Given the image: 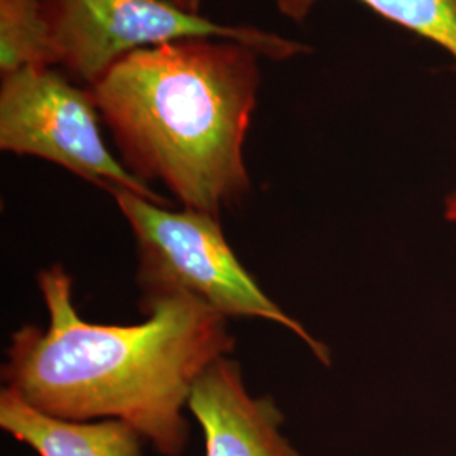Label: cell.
<instances>
[{
	"mask_svg": "<svg viewBox=\"0 0 456 456\" xmlns=\"http://www.w3.org/2000/svg\"><path fill=\"white\" fill-rule=\"evenodd\" d=\"M188 409L203 429L205 456H303L284 436L274 399L250 395L235 360L222 357L198 377Z\"/></svg>",
	"mask_w": 456,
	"mask_h": 456,
	"instance_id": "cell-6",
	"label": "cell"
},
{
	"mask_svg": "<svg viewBox=\"0 0 456 456\" xmlns=\"http://www.w3.org/2000/svg\"><path fill=\"white\" fill-rule=\"evenodd\" d=\"M51 65H58V51L43 0H0L2 77Z\"/></svg>",
	"mask_w": 456,
	"mask_h": 456,
	"instance_id": "cell-8",
	"label": "cell"
},
{
	"mask_svg": "<svg viewBox=\"0 0 456 456\" xmlns=\"http://www.w3.org/2000/svg\"><path fill=\"white\" fill-rule=\"evenodd\" d=\"M58 65L80 85L95 86L137 49L191 37H222L271 60L308 51L301 43L256 28L222 26L169 0H43Z\"/></svg>",
	"mask_w": 456,
	"mask_h": 456,
	"instance_id": "cell-4",
	"label": "cell"
},
{
	"mask_svg": "<svg viewBox=\"0 0 456 456\" xmlns=\"http://www.w3.org/2000/svg\"><path fill=\"white\" fill-rule=\"evenodd\" d=\"M169 2H173L175 5H178L180 9L190 12V14H200L201 0H169Z\"/></svg>",
	"mask_w": 456,
	"mask_h": 456,
	"instance_id": "cell-11",
	"label": "cell"
},
{
	"mask_svg": "<svg viewBox=\"0 0 456 456\" xmlns=\"http://www.w3.org/2000/svg\"><path fill=\"white\" fill-rule=\"evenodd\" d=\"M254 49L191 37L137 49L88 88L135 178L184 208L220 213L250 190L245 135L257 102Z\"/></svg>",
	"mask_w": 456,
	"mask_h": 456,
	"instance_id": "cell-2",
	"label": "cell"
},
{
	"mask_svg": "<svg viewBox=\"0 0 456 456\" xmlns=\"http://www.w3.org/2000/svg\"><path fill=\"white\" fill-rule=\"evenodd\" d=\"M444 218L456 224V188L450 195L446 196V201H444Z\"/></svg>",
	"mask_w": 456,
	"mask_h": 456,
	"instance_id": "cell-10",
	"label": "cell"
},
{
	"mask_svg": "<svg viewBox=\"0 0 456 456\" xmlns=\"http://www.w3.org/2000/svg\"><path fill=\"white\" fill-rule=\"evenodd\" d=\"M0 149L58 164L109 193L126 188L167 205L105 146L92 92L49 68H26L2 77Z\"/></svg>",
	"mask_w": 456,
	"mask_h": 456,
	"instance_id": "cell-5",
	"label": "cell"
},
{
	"mask_svg": "<svg viewBox=\"0 0 456 456\" xmlns=\"http://www.w3.org/2000/svg\"><path fill=\"white\" fill-rule=\"evenodd\" d=\"M137 244L141 308L166 297L191 296L225 318H261L291 330L326 367L330 350L262 291L228 244L220 218L167 210L126 188L110 191Z\"/></svg>",
	"mask_w": 456,
	"mask_h": 456,
	"instance_id": "cell-3",
	"label": "cell"
},
{
	"mask_svg": "<svg viewBox=\"0 0 456 456\" xmlns=\"http://www.w3.org/2000/svg\"><path fill=\"white\" fill-rule=\"evenodd\" d=\"M0 428L39 456H142V436L118 419L66 421L0 392Z\"/></svg>",
	"mask_w": 456,
	"mask_h": 456,
	"instance_id": "cell-7",
	"label": "cell"
},
{
	"mask_svg": "<svg viewBox=\"0 0 456 456\" xmlns=\"http://www.w3.org/2000/svg\"><path fill=\"white\" fill-rule=\"evenodd\" d=\"M282 16L303 22L316 0H274ZM379 16L450 53L456 61V0H360Z\"/></svg>",
	"mask_w": 456,
	"mask_h": 456,
	"instance_id": "cell-9",
	"label": "cell"
},
{
	"mask_svg": "<svg viewBox=\"0 0 456 456\" xmlns=\"http://www.w3.org/2000/svg\"><path fill=\"white\" fill-rule=\"evenodd\" d=\"M48 326L11 337L2 380L29 406L66 421L118 419L164 456L184 453L183 414L198 377L235 348L228 318L191 296L152 303L137 325H98L73 305L56 264L37 274Z\"/></svg>",
	"mask_w": 456,
	"mask_h": 456,
	"instance_id": "cell-1",
	"label": "cell"
}]
</instances>
